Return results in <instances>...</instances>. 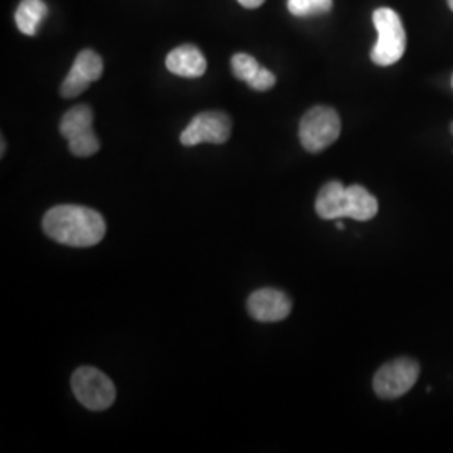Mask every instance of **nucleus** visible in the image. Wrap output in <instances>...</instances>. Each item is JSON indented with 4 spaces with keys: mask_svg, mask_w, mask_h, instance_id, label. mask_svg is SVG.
I'll return each instance as SVG.
<instances>
[{
    "mask_svg": "<svg viewBox=\"0 0 453 453\" xmlns=\"http://www.w3.org/2000/svg\"><path fill=\"white\" fill-rule=\"evenodd\" d=\"M42 228L52 241L69 247H93L106 234L103 215L82 205L52 207L42 219Z\"/></svg>",
    "mask_w": 453,
    "mask_h": 453,
    "instance_id": "1",
    "label": "nucleus"
},
{
    "mask_svg": "<svg viewBox=\"0 0 453 453\" xmlns=\"http://www.w3.org/2000/svg\"><path fill=\"white\" fill-rule=\"evenodd\" d=\"M372 24L378 33V41L372 49V61L376 65L398 63L406 50V33L400 16L388 7L376 9Z\"/></svg>",
    "mask_w": 453,
    "mask_h": 453,
    "instance_id": "2",
    "label": "nucleus"
},
{
    "mask_svg": "<svg viewBox=\"0 0 453 453\" xmlns=\"http://www.w3.org/2000/svg\"><path fill=\"white\" fill-rule=\"evenodd\" d=\"M341 134L340 114L327 106H314L303 116L299 125L301 145L309 153H321Z\"/></svg>",
    "mask_w": 453,
    "mask_h": 453,
    "instance_id": "3",
    "label": "nucleus"
},
{
    "mask_svg": "<svg viewBox=\"0 0 453 453\" xmlns=\"http://www.w3.org/2000/svg\"><path fill=\"white\" fill-rule=\"evenodd\" d=\"M93 110L86 104H78L63 116L59 131L67 140L69 151L74 157L86 158L99 151V140L93 131Z\"/></svg>",
    "mask_w": 453,
    "mask_h": 453,
    "instance_id": "4",
    "label": "nucleus"
},
{
    "mask_svg": "<svg viewBox=\"0 0 453 453\" xmlns=\"http://www.w3.org/2000/svg\"><path fill=\"white\" fill-rule=\"evenodd\" d=\"M71 388L82 406L93 411L108 410L116 400L113 381L93 366H82L71 378Z\"/></svg>",
    "mask_w": 453,
    "mask_h": 453,
    "instance_id": "5",
    "label": "nucleus"
},
{
    "mask_svg": "<svg viewBox=\"0 0 453 453\" xmlns=\"http://www.w3.org/2000/svg\"><path fill=\"white\" fill-rule=\"evenodd\" d=\"M420 376V365L410 357H398L383 365L372 380V388L380 398L395 400L415 387Z\"/></svg>",
    "mask_w": 453,
    "mask_h": 453,
    "instance_id": "6",
    "label": "nucleus"
},
{
    "mask_svg": "<svg viewBox=\"0 0 453 453\" xmlns=\"http://www.w3.org/2000/svg\"><path fill=\"white\" fill-rule=\"evenodd\" d=\"M232 121L222 111H203L196 114L181 131L180 143L183 146H196L200 143L222 145L230 138Z\"/></svg>",
    "mask_w": 453,
    "mask_h": 453,
    "instance_id": "7",
    "label": "nucleus"
},
{
    "mask_svg": "<svg viewBox=\"0 0 453 453\" xmlns=\"http://www.w3.org/2000/svg\"><path fill=\"white\" fill-rule=\"evenodd\" d=\"M103 69L104 65L101 56L91 49H84L78 54L65 82L61 84V95L65 99L80 96L91 82L97 81L103 76Z\"/></svg>",
    "mask_w": 453,
    "mask_h": 453,
    "instance_id": "8",
    "label": "nucleus"
},
{
    "mask_svg": "<svg viewBox=\"0 0 453 453\" xmlns=\"http://www.w3.org/2000/svg\"><path fill=\"white\" fill-rule=\"evenodd\" d=\"M247 309L256 321L279 323L291 314L292 303L289 296L282 291L259 289L249 297Z\"/></svg>",
    "mask_w": 453,
    "mask_h": 453,
    "instance_id": "9",
    "label": "nucleus"
},
{
    "mask_svg": "<svg viewBox=\"0 0 453 453\" xmlns=\"http://www.w3.org/2000/svg\"><path fill=\"white\" fill-rule=\"evenodd\" d=\"M165 65L170 73L181 76V78H200L207 71V61L202 50L194 44H183L180 48L173 49L168 56Z\"/></svg>",
    "mask_w": 453,
    "mask_h": 453,
    "instance_id": "10",
    "label": "nucleus"
},
{
    "mask_svg": "<svg viewBox=\"0 0 453 453\" xmlns=\"http://www.w3.org/2000/svg\"><path fill=\"white\" fill-rule=\"evenodd\" d=\"M316 211L323 220L346 219V187L341 181H329L316 198Z\"/></svg>",
    "mask_w": 453,
    "mask_h": 453,
    "instance_id": "11",
    "label": "nucleus"
},
{
    "mask_svg": "<svg viewBox=\"0 0 453 453\" xmlns=\"http://www.w3.org/2000/svg\"><path fill=\"white\" fill-rule=\"evenodd\" d=\"M378 213V200L365 187H346V217L357 222L372 220Z\"/></svg>",
    "mask_w": 453,
    "mask_h": 453,
    "instance_id": "12",
    "label": "nucleus"
},
{
    "mask_svg": "<svg viewBox=\"0 0 453 453\" xmlns=\"http://www.w3.org/2000/svg\"><path fill=\"white\" fill-rule=\"evenodd\" d=\"M46 16L48 5L44 0H22L16 11L17 29L26 35H35Z\"/></svg>",
    "mask_w": 453,
    "mask_h": 453,
    "instance_id": "13",
    "label": "nucleus"
},
{
    "mask_svg": "<svg viewBox=\"0 0 453 453\" xmlns=\"http://www.w3.org/2000/svg\"><path fill=\"white\" fill-rule=\"evenodd\" d=\"M288 9L292 16H321L333 9V0H288Z\"/></svg>",
    "mask_w": 453,
    "mask_h": 453,
    "instance_id": "14",
    "label": "nucleus"
},
{
    "mask_svg": "<svg viewBox=\"0 0 453 453\" xmlns=\"http://www.w3.org/2000/svg\"><path fill=\"white\" fill-rule=\"evenodd\" d=\"M230 65H232V74H234L237 80H241V81L243 82L252 81V80L257 76L260 67H262V65L257 63L256 58H252V56H249V54H243V52L235 54V56L232 58V61H230Z\"/></svg>",
    "mask_w": 453,
    "mask_h": 453,
    "instance_id": "15",
    "label": "nucleus"
},
{
    "mask_svg": "<svg viewBox=\"0 0 453 453\" xmlns=\"http://www.w3.org/2000/svg\"><path fill=\"white\" fill-rule=\"evenodd\" d=\"M252 89H256V91H269V89H273L275 86V76L271 73V71H267L265 67H260L259 73H257V76L252 80L250 82H247Z\"/></svg>",
    "mask_w": 453,
    "mask_h": 453,
    "instance_id": "16",
    "label": "nucleus"
},
{
    "mask_svg": "<svg viewBox=\"0 0 453 453\" xmlns=\"http://www.w3.org/2000/svg\"><path fill=\"white\" fill-rule=\"evenodd\" d=\"M265 0H239V4L245 9H259Z\"/></svg>",
    "mask_w": 453,
    "mask_h": 453,
    "instance_id": "17",
    "label": "nucleus"
},
{
    "mask_svg": "<svg viewBox=\"0 0 453 453\" xmlns=\"http://www.w3.org/2000/svg\"><path fill=\"white\" fill-rule=\"evenodd\" d=\"M4 153H5V140H4V138H2V153H0V155H2V157H4Z\"/></svg>",
    "mask_w": 453,
    "mask_h": 453,
    "instance_id": "18",
    "label": "nucleus"
},
{
    "mask_svg": "<svg viewBox=\"0 0 453 453\" xmlns=\"http://www.w3.org/2000/svg\"><path fill=\"white\" fill-rule=\"evenodd\" d=\"M336 226H338V228H340V230H342V228H344V224H342V222H341V220H336Z\"/></svg>",
    "mask_w": 453,
    "mask_h": 453,
    "instance_id": "19",
    "label": "nucleus"
},
{
    "mask_svg": "<svg viewBox=\"0 0 453 453\" xmlns=\"http://www.w3.org/2000/svg\"><path fill=\"white\" fill-rule=\"evenodd\" d=\"M449 7L453 11V0H449Z\"/></svg>",
    "mask_w": 453,
    "mask_h": 453,
    "instance_id": "20",
    "label": "nucleus"
},
{
    "mask_svg": "<svg viewBox=\"0 0 453 453\" xmlns=\"http://www.w3.org/2000/svg\"><path fill=\"white\" fill-rule=\"evenodd\" d=\"M452 86H453V80H452Z\"/></svg>",
    "mask_w": 453,
    "mask_h": 453,
    "instance_id": "21",
    "label": "nucleus"
}]
</instances>
